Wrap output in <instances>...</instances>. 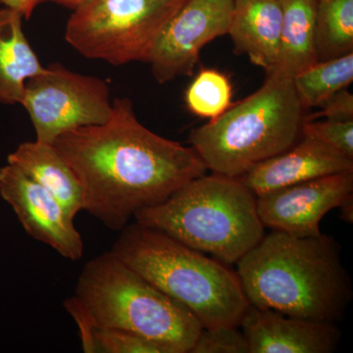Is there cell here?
Returning a JSON list of instances; mask_svg holds the SVG:
<instances>
[{"instance_id": "obj_16", "label": "cell", "mask_w": 353, "mask_h": 353, "mask_svg": "<svg viewBox=\"0 0 353 353\" xmlns=\"http://www.w3.org/2000/svg\"><path fill=\"white\" fill-rule=\"evenodd\" d=\"M23 19L18 11L0 9V103L4 105L22 104L26 82L46 70L23 31Z\"/></svg>"}, {"instance_id": "obj_9", "label": "cell", "mask_w": 353, "mask_h": 353, "mask_svg": "<svg viewBox=\"0 0 353 353\" xmlns=\"http://www.w3.org/2000/svg\"><path fill=\"white\" fill-rule=\"evenodd\" d=\"M234 0H188L163 28L146 63L159 83L192 76L199 53L229 32Z\"/></svg>"}, {"instance_id": "obj_6", "label": "cell", "mask_w": 353, "mask_h": 353, "mask_svg": "<svg viewBox=\"0 0 353 353\" xmlns=\"http://www.w3.org/2000/svg\"><path fill=\"white\" fill-rule=\"evenodd\" d=\"M267 75L254 94L190 132V143L208 170L239 178L296 143L304 110L292 79Z\"/></svg>"}, {"instance_id": "obj_26", "label": "cell", "mask_w": 353, "mask_h": 353, "mask_svg": "<svg viewBox=\"0 0 353 353\" xmlns=\"http://www.w3.org/2000/svg\"><path fill=\"white\" fill-rule=\"evenodd\" d=\"M341 209V218L348 224L353 222V194L345 197L339 206Z\"/></svg>"}, {"instance_id": "obj_25", "label": "cell", "mask_w": 353, "mask_h": 353, "mask_svg": "<svg viewBox=\"0 0 353 353\" xmlns=\"http://www.w3.org/2000/svg\"><path fill=\"white\" fill-rule=\"evenodd\" d=\"M38 4L39 0H0V6L18 11L27 20L32 17Z\"/></svg>"}, {"instance_id": "obj_10", "label": "cell", "mask_w": 353, "mask_h": 353, "mask_svg": "<svg viewBox=\"0 0 353 353\" xmlns=\"http://www.w3.org/2000/svg\"><path fill=\"white\" fill-rule=\"evenodd\" d=\"M0 196L32 239L50 245L64 259H82L83 241L74 218L48 190L17 167L7 163L0 168Z\"/></svg>"}, {"instance_id": "obj_20", "label": "cell", "mask_w": 353, "mask_h": 353, "mask_svg": "<svg viewBox=\"0 0 353 353\" xmlns=\"http://www.w3.org/2000/svg\"><path fill=\"white\" fill-rule=\"evenodd\" d=\"M233 88L225 74L203 69L185 92V101L190 112L213 120L232 105Z\"/></svg>"}, {"instance_id": "obj_19", "label": "cell", "mask_w": 353, "mask_h": 353, "mask_svg": "<svg viewBox=\"0 0 353 353\" xmlns=\"http://www.w3.org/2000/svg\"><path fill=\"white\" fill-rule=\"evenodd\" d=\"M353 81V52L317 62L292 79L303 110L320 108L330 97Z\"/></svg>"}, {"instance_id": "obj_1", "label": "cell", "mask_w": 353, "mask_h": 353, "mask_svg": "<svg viewBox=\"0 0 353 353\" xmlns=\"http://www.w3.org/2000/svg\"><path fill=\"white\" fill-rule=\"evenodd\" d=\"M53 145L82 185L83 210L112 231L208 172L192 146L143 126L127 97L114 99L108 122L64 132Z\"/></svg>"}, {"instance_id": "obj_21", "label": "cell", "mask_w": 353, "mask_h": 353, "mask_svg": "<svg viewBox=\"0 0 353 353\" xmlns=\"http://www.w3.org/2000/svg\"><path fill=\"white\" fill-rule=\"evenodd\" d=\"M95 352L168 353L163 347L139 334L114 329H94Z\"/></svg>"}, {"instance_id": "obj_4", "label": "cell", "mask_w": 353, "mask_h": 353, "mask_svg": "<svg viewBox=\"0 0 353 353\" xmlns=\"http://www.w3.org/2000/svg\"><path fill=\"white\" fill-rule=\"evenodd\" d=\"M121 232L111 252L189 309L202 328L240 327L250 303L236 272L168 234L137 222Z\"/></svg>"}, {"instance_id": "obj_14", "label": "cell", "mask_w": 353, "mask_h": 353, "mask_svg": "<svg viewBox=\"0 0 353 353\" xmlns=\"http://www.w3.org/2000/svg\"><path fill=\"white\" fill-rule=\"evenodd\" d=\"M282 8L279 0H234L228 34L236 54L270 73L280 50Z\"/></svg>"}, {"instance_id": "obj_7", "label": "cell", "mask_w": 353, "mask_h": 353, "mask_svg": "<svg viewBox=\"0 0 353 353\" xmlns=\"http://www.w3.org/2000/svg\"><path fill=\"white\" fill-rule=\"evenodd\" d=\"M188 0H88L73 10L67 43L114 66L146 62L160 32Z\"/></svg>"}, {"instance_id": "obj_23", "label": "cell", "mask_w": 353, "mask_h": 353, "mask_svg": "<svg viewBox=\"0 0 353 353\" xmlns=\"http://www.w3.org/2000/svg\"><path fill=\"white\" fill-rule=\"evenodd\" d=\"M240 327L202 329L190 353H250L248 341Z\"/></svg>"}, {"instance_id": "obj_11", "label": "cell", "mask_w": 353, "mask_h": 353, "mask_svg": "<svg viewBox=\"0 0 353 353\" xmlns=\"http://www.w3.org/2000/svg\"><path fill=\"white\" fill-rule=\"evenodd\" d=\"M353 194V172H343L296 183L256 197L264 227L296 236L321 234L324 216Z\"/></svg>"}, {"instance_id": "obj_2", "label": "cell", "mask_w": 353, "mask_h": 353, "mask_svg": "<svg viewBox=\"0 0 353 353\" xmlns=\"http://www.w3.org/2000/svg\"><path fill=\"white\" fill-rule=\"evenodd\" d=\"M250 305L313 321H341L352 299L341 246L333 236L273 231L236 262Z\"/></svg>"}, {"instance_id": "obj_15", "label": "cell", "mask_w": 353, "mask_h": 353, "mask_svg": "<svg viewBox=\"0 0 353 353\" xmlns=\"http://www.w3.org/2000/svg\"><path fill=\"white\" fill-rule=\"evenodd\" d=\"M7 162L48 190L74 219L83 210L82 185L54 145L37 141L21 143Z\"/></svg>"}, {"instance_id": "obj_12", "label": "cell", "mask_w": 353, "mask_h": 353, "mask_svg": "<svg viewBox=\"0 0 353 353\" xmlns=\"http://www.w3.org/2000/svg\"><path fill=\"white\" fill-rule=\"evenodd\" d=\"M240 327L250 353H332L341 341L333 323L290 317L250 304Z\"/></svg>"}, {"instance_id": "obj_22", "label": "cell", "mask_w": 353, "mask_h": 353, "mask_svg": "<svg viewBox=\"0 0 353 353\" xmlns=\"http://www.w3.org/2000/svg\"><path fill=\"white\" fill-rule=\"evenodd\" d=\"M301 134L312 137L353 160V120L303 121Z\"/></svg>"}, {"instance_id": "obj_5", "label": "cell", "mask_w": 353, "mask_h": 353, "mask_svg": "<svg viewBox=\"0 0 353 353\" xmlns=\"http://www.w3.org/2000/svg\"><path fill=\"white\" fill-rule=\"evenodd\" d=\"M134 218L225 264H236L265 236L256 196L238 178L215 173L190 180Z\"/></svg>"}, {"instance_id": "obj_18", "label": "cell", "mask_w": 353, "mask_h": 353, "mask_svg": "<svg viewBox=\"0 0 353 353\" xmlns=\"http://www.w3.org/2000/svg\"><path fill=\"white\" fill-rule=\"evenodd\" d=\"M315 44L318 62L353 52V0H317Z\"/></svg>"}, {"instance_id": "obj_8", "label": "cell", "mask_w": 353, "mask_h": 353, "mask_svg": "<svg viewBox=\"0 0 353 353\" xmlns=\"http://www.w3.org/2000/svg\"><path fill=\"white\" fill-rule=\"evenodd\" d=\"M36 131V141L53 145L64 132L108 122L113 110L108 83L50 64L26 82L22 104Z\"/></svg>"}, {"instance_id": "obj_17", "label": "cell", "mask_w": 353, "mask_h": 353, "mask_svg": "<svg viewBox=\"0 0 353 353\" xmlns=\"http://www.w3.org/2000/svg\"><path fill=\"white\" fill-rule=\"evenodd\" d=\"M279 1L282 8L280 50L277 65L272 72L294 79L318 62L315 44L317 0Z\"/></svg>"}, {"instance_id": "obj_13", "label": "cell", "mask_w": 353, "mask_h": 353, "mask_svg": "<svg viewBox=\"0 0 353 353\" xmlns=\"http://www.w3.org/2000/svg\"><path fill=\"white\" fill-rule=\"evenodd\" d=\"M353 172V160L312 137L257 164L239 180L255 196L321 176Z\"/></svg>"}, {"instance_id": "obj_24", "label": "cell", "mask_w": 353, "mask_h": 353, "mask_svg": "<svg viewBox=\"0 0 353 353\" xmlns=\"http://www.w3.org/2000/svg\"><path fill=\"white\" fill-rule=\"evenodd\" d=\"M319 108V112L315 113L311 118H305L304 121L320 118L336 121L353 120V95L347 88H343L330 97Z\"/></svg>"}, {"instance_id": "obj_27", "label": "cell", "mask_w": 353, "mask_h": 353, "mask_svg": "<svg viewBox=\"0 0 353 353\" xmlns=\"http://www.w3.org/2000/svg\"><path fill=\"white\" fill-rule=\"evenodd\" d=\"M87 1L88 0H39V4L50 2V3L58 4V6L67 7V8L72 9V10H75L76 8H78L79 6H82V4Z\"/></svg>"}, {"instance_id": "obj_3", "label": "cell", "mask_w": 353, "mask_h": 353, "mask_svg": "<svg viewBox=\"0 0 353 353\" xmlns=\"http://www.w3.org/2000/svg\"><path fill=\"white\" fill-rule=\"evenodd\" d=\"M64 307L77 324L139 334L168 353H190L203 329L189 309L150 284L112 252L85 265L75 294L64 301Z\"/></svg>"}]
</instances>
